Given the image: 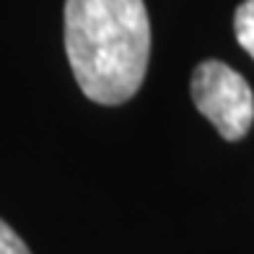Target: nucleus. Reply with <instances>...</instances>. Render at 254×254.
<instances>
[{"label": "nucleus", "mask_w": 254, "mask_h": 254, "mask_svg": "<svg viewBox=\"0 0 254 254\" xmlns=\"http://www.w3.org/2000/svg\"><path fill=\"white\" fill-rule=\"evenodd\" d=\"M65 52L80 91L117 107L140 88L151 57L143 0H65Z\"/></svg>", "instance_id": "f257e3e1"}, {"label": "nucleus", "mask_w": 254, "mask_h": 254, "mask_svg": "<svg viewBox=\"0 0 254 254\" xmlns=\"http://www.w3.org/2000/svg\"><path fill=\"white\" fill-rule=\"evenodd\" d=\"M192 101L228 143L241 140L254 122V94L247 78L221 60H205L194 67Z\"/></svg>", "instance_id": "f03ea898"}, {"label": "nucleus", "mask_w": 254, "mask_h": 254, "mask_svg": "<svg viewBox=\"0 0 254 254\" xmlns=\"http://www.w3.org/2000/svg\"><path fill=\"white\" fill-rule=\"evenodd\" d=\"M234 31H236L239 44L252 55V60H254V0H244V3L236 8Z\"/></svg>", "instance_id": "7ed1b4c3"}, {"label": "nucleus", "mask_w": 254, "mask_h": 254, "mask_svg": "<svg viewBox=\"0 0 254 254\" xmlns=\"http://www.w3.org/2000/svg\"><path fill=\"white\" fill-rule=\"evenodd\" d=\"M0 254H31L26 241L21 239L5 221H0Z\"/></svg>", "instance_id": "20e7f679"}]
</instances>
